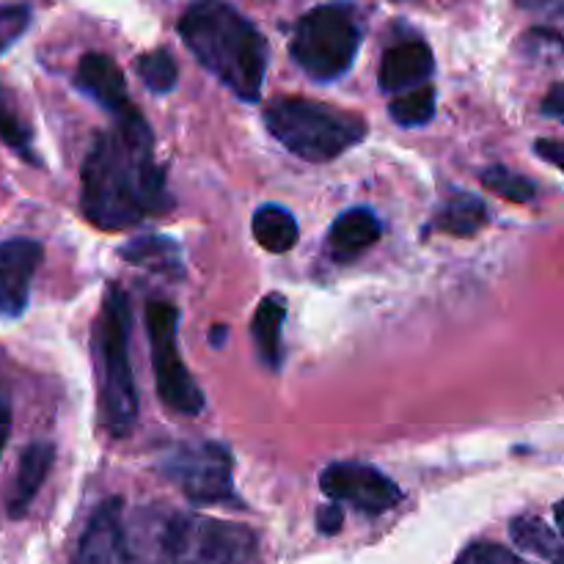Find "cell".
Instances as JSON below:
<instances>
[{
    "label": "cell",
    "mask_w": 564,
    "mask_h": 564,
    "mask_svg": "<svg viewBox=\"0 0 564 564\" xmlns=\"http://www.w3.org/2000/svg\"><path fill=\"white\" fill-rule=\"evenodd\" d=\"M174 207L154 135L141 110L97 132L80 171V209L102 231H121Z\"/></svg>",
    "instance_id": "6da1fadb"
},
{
    "label": "cell",
    "mask_w": 564,
    "mask_h": 564,
    "mask_svg": "<svg viewBox=\"0 0 564 564\" xmlns=\"http://www.w3.org/2000/svg\"><path fill=\"white\" fill-rule=\"evenodd\" d=\"M176 31L193 58L235 97L251 105L262 99L270 58L268 39L235 6L226 0H196L182 14Z\"/></svg>",
    "instance_id": "7a4b0ae2"
},
{
    "label": "cell",
    "mask_w": 564,
    "mask_h": 564,
    "mask_svg": "<svg viewBox=\"0 0 564 564\" xmlns=\"http://www.w3.org/2000/svg\"><path fill=\"white\" fill-rule=\"evenodd\" d=\"M127 543L135 564H251L259 551L251 527L180 510H141Z\"/></svg>",
    "instance_id": "3957f363"
},
{
    "label": "cell",
    "mask_w": 564,
    "mask_h": 564,
    "mask_svg": "<svg viewBox=\"0 0 564 564\" xmlns=\"http://www.w3.org/2000/svg\"><path fill=\"white\" fill-rule=\"evenodd\" d=\"M130 301L116 284L105 290L94 319L99 422L110 438H130L138 422V386L130 361Z\"/></svg>",
    "instance_id": "277c9868"
},
{
    "label": "cell",
    "mask_w": 564,
    "mask_h": 564,
    "mask_svg": "<svg viewBox=\"0 0 564 564\" xmlns=\"http://www.w3.org/2000/svg\"><path fill=\"white\" fill-rule=\"evenodd\" d=\"M270 135L306 163H328L364 141L367 121L306 97H275L262 113Z\"/></svg>",
    "instance_id": "5b68a950"
},
{
    "label": "cell",
    "mask_w": 564,
    "mask_h": 564,
    "mask_svg": "<svg viewBox=\"0 0 564 564\" xmlns=\"http://www.w3.org/2000/svg\"><path fill=\"white\" fill-rule=\"evenodd\" d=\"M364 39L361 14L352 3H323L297 20L290 55L308 77L334 83L352 69Z\"/></svg>",
    "instance_id": "8992f818"
},
{
    "label": "cell",
    "mask_w": 564,
    "mask_h": 564,
    "mask_svg": "<svg viewBox=\"0 0 564 564\" xmlns=\"http://www.w3.org/2000/svg\"><path fill=\"white\" fill-rule=\"evenodd\" d=\"M160 474L185 496L193 505H237L231 474H235V457L218 441H193V444L171 446L158 463Z\"/></svg>",
    "instance_id": "52a82bcc"
},
{
    "label": "cell",
    "mask_w": 564,
    "mask_h": 564,
    "mask_svg": "<svg viewBox=\"0 0 564 564\" xmlns=\"http://www.w3.org/2000/svg\"><path fill=\"white\" fill-rule=\"evenodd\" d=\"M143 319H147V336L152 345V367L160 400L182 416H198L207 400L180 356V336H176L180 308L171 301H149Z\"/></svg>",
    "instance_id": "ba28073f"
},
{
    "label": "cell",
    "mask_w": 564,
    "mask_h": 564,
    "mask_svg": "<svg viewBox=\"0 0 564 564\" xmlns=\"http://www.w3.org/2000/svg\"><path fill=\"white\" fill-rule=\"evenodd\" d=\"M319 488L336 505H350L364 516H383L402 501L400 485L369 463L339 460L319 474Z\"/></svg>",
    "instance_id": "9c48e42d"
},
{
    "label": "cell",
    "mask_w": 564,
    "mask_h": 564,
    "mask_svg": "<svg viewBox=\"0 0 564 564\" xmlns=\"http://www.w3.org/2000/svg\"><path fill=\"white\" fill-rule=\"evenodd\" d=\"M44 248L31 237L0 242V319H20L31 303V284L42 268Z\"/></svg>",
    "instance_id": "30bf717a"
},
{
    "label": "cell",
    "mask_w": 564,
    "mask_h": 564,
    "mask_svg": "<svg viewBox=\"0 0 564 564\" xmlns=\"http://www.w3.org/2000/svg\"><path fill=\"white\" fill-rule=\"evenodd\" d=\"M72 564H135L127 543L121 499H108L91 512L80 540H77Z\"/></svg>",
    "instance_id": "8fae6325"
},
{
    "label": "cell",
    "mask_w": 564,
    "mask_h": 564,
    "mask_svg": "<svg viewBox=\"0 0 564 564\" xmlns=\"http://www.w3.org/2000/svg\"><path fill=\"white\" fill-rule=\"evenodd\" d=\"M75 86L77 91L86 94L88 99L108 110L113 119H124V116L138 113L135 102L127 91V77L119 69L110 55L105 53H86L75 69Z\"/></svg>",
    "instance_id": "7c38bea8"
},
{
    "label": "cell",
    "mask_w": 564,
    "mask_h": 564,
    "mask_svg": "<svg viewBox=\"0 0 564 564\" xmlns=\"http://www.w3.org/2000/svg\"><path fill=\"white\" fill-rule=\"evenodd\" d=\"M435 55L424 39H402L391 44L380 61L378 83L383 91H408L433 77Z\"/></svg>",
    "instance_id": "4fadbf2b"
},
{
    "label": "cell",
    "mask_w": 564,
    "mask_h": 564,
    "mask_svg": "<svg viewBox=\"0 0 564 564\" xmlns=\"http://www.w3.org/2000/svg\"><path fill=\"white\" fill-rule=\"evenodd\" d=\"M55 463V446L50 441H33L22 449L20 463H17L14 482H11L9 490V518L20 521V518L28 516L31 505L36 501L39 490H42L44 479L50 477V468Z\"/></svg>",
    "instance_id": "5bb4252c"
},
{
    "label": "cell",
    "mask_w": 564,
    "mask_h": 564,
    "mask_svg": "<svg viewBox=\"0 0 564 564\" xmlns=\"http://www.w3.org/2000/svg\"><path fill=\"white\" fill-rule=\"evenodd\" d=\"M383 237V224L369 207L341 213L328 229V253L336 262H352Z\"/></svg>",
    "instance_id": "9a60e30c"
},
{
    "label": "cell",
    "mask_w": 564,
    "mask_h": 564,
    "mask_svg": "<svg viewBox=\"0 0 564 564\" xmlns=\"http://www.w3.org/2000/svg\"><path fill=\"white\" fill-rule=\"evenodd\" d=\"M286 319V297L281 292H270L262 297L251 319V336L257 345V356L270 372H281L284 364V347H281V334H284Z\"/></svg>",
    "instance_id": "2e32d148"
},
{
    "label": "cell",
    "mask_w": 564,
    "mask_h": 564,
    "mask_svg": "<svg viewBox=\"0 0 564 564\" xmlns=\"http://www.w3.org/2000/svg\"><path fill=\"white\" fill-rule=\"evenodd\" d=\"M485 224H488V207H485L482 198L477 193L457 191L435 213L430 229L452 237H474Z\"/></svg>",
    "instance_id": "e0dca14e"
},
{
    "label": "cell",
    "mask_w": 564,
    "mask_h": 564,
    "mask_svg": "<svg viewBox=\"0 0 564 564\" xmlns=\"http://www.w3.org/2000/svg\"><path fill=\"white\" fill-rule=\"evenodd\" d=\"M253 240L264 248L268 253H286L292 251V246L297 242V220L281 204H262V207L253 213L251 220Z\"/></svg>",
    "instance_id": "ac0fdd59"
},
{
    "label": "cell",
    "mask_w": 564,
    "mask_h": 564,
    "mask_svg": "<svg viewBox=\"0 0 564 564\" xmlns=\"http://www.w3.org/2000/svg\"><path fill=\"white\" fill-rule=\"evenodd\" d=\"M119 253L130 264H138V268L158 270V273H165V275L185 273V270H182L180 246H176V242L165 235L138 237V240L127 242Z\"/></svg>",
    "instance_id": "d6986e66"
},
{
    "label": "cell",
    "mask_w": 564,
    "mask_h": 564,
    "mask_svg": "<svg viewBox=\"0 0 564 564\" xmlns=\"http://www.w3.org/2000/svg\"><path fill=\"white\" fill-rule=\"evenodd\" d=\"M512 543L521 551L534 556H543L551 564H562V540L543 518L521 516L510 523Z\"/></svg>",
    "instance_id": "ffe728a7"
},
{
    "label": "cell",
    "mask_w": 564,
    "mask_h": 564,
    "mask_svg": "<svg viewBox=\"0 0 564 564\" xmlns=\"http://www.w3.org/2000/svg\"><path fill=\"white\" fill-rule=\"evenodd\" d=\"M0 141L11 149L14 154H20L28 163H39L36 154H33V132L28 127V121L22 119L20 110H17L14 99L6 91V86L0 83Z\"/></svg>",
    "instance_id": "44dd1931"
},
{
    "label": "cell",
    "mask_w": 564,
    "mask_h": 564,
    "mask_svg": "<svg viewBox=\"0 0 564 564\" xmlns=\"http://www.w3.org/2000/svg\"><path fill=\"white\" fill-rule=\"evenodd\" d=\"M389 116L400 127H424L435 116V88L430 83L400 91L389 105Z\"/></svg>",
    "instance_id": "7402d4cb"
},
{
    "label": "cell",
    "mask_w": 564,
    "mask_h": 564,
    "mask_svg": "<svg viewBox=\"0 0 564 564\" xmlns=\"http://www.w3.org/2000/svg\"><path fill=\"white\" fill-rule=\"evenodd\" d=\"M135 72L143 80V86L152 94H169L176 88L180 80V66H176L174 55L169 50H152V53H143L135 58Z\"/></svg>",
    "instance_id": "603a6c76"
},
{
    "label": "cell",
    "mask_w": 564,
    "mask_h": 564,
    "mask_svg": "<svg viewBox=\"0 0 564 564\" xmlns=\"http://www.w3.org/2000/svg\"><path fill=\"white\" fill-rule=\"evenodd\" d=\"M482 185L488 191L499 193V196L510 198V202L527 204L538 196V185H534L529 176L516 174V171L505 169V165H490V169L482 171Z\"/></svg>",
    "instance_id": "cb8c5ba5"
},
{
    "label": "cell",
    "mask_w": 564,
    "mask_h": 564,
    "mask_svg": "<svg viewBox=\"0 0 564 564\" xmlns=\"http://www.w3.org/2000/svg\"><path fill=\"white\" fill-rule=\"evenodd\" d=\"M28 25H31V9L25 3H0V55L14 47Z\"/></svg>",
    "instance_id": "d4e9b609"
},
{
    "label": "cell",
    "mask_w": 564,
    "mask_h": 564,
    "mask_svg": "<svg viewBox=\"0 0 564 564\" xmlns=\"http://www.w3.org/2000/svg\"><path fill=\"white\" fill-rule=\"evenodd\" d=\"M455 564H529L521 556L512 554L510 549L496 543H474L457 556Z\"/></svg>",
    "instance_id": "484cf974"
},
{
    "label": "cell",
    "mask_w": 564,
    "mask_h": 564,
    "mask_svg": "<svg viewBox=\"0 0 564 564\" xmlns=\"http://www.w3.org/2000/svg\"><path fill=\"white\" fill-rule=\"evenodd\" d=\"M345 523V512H341V505H328V507H319L317 512V529L323 534H336Z\"/></svg>",
    "instance_id": "4316f807"
},
{
    "label": "cell",
    "mask_w": 564,
    "mask_h": 564,
    "mask_svg": "<svg viewBox=\"0 0 564 564\" xmlns=\"http://www.w3.org/2000/svg\"><path fill=\"white\" fill-rule=\"evenodd\" d=\"M534 149H538V154L543 160H549L551 165H556V169H562V141L560 138H543V141L534 143Z\"/></svg>",
    "instance_id": "83f0119b"
},
{
    "label": "cell",
    "mask_w": 564,
    "mask_h": 564,
    "mask_svg": "<svg viewBox=\"0 0 564 564\" xmlns=\"http://www.w3.org/2000/svg\"><path fill=\"white\" fill-rule=\"evenodd\" d=\"M562 94H564L562 83H554V86H551V91H549V97L543 99V113L551 116V119H556V121H562V116H564Z\"/></svg>",
    "instance_id": "f1b7e54d"
},
{
    "label": "cell",
    "mask_w": 564,
    "mask_h": 564,
    "mask_svg": "<svg viewBox=\"0 0 564 564\" xmlns=\"http://www.w3.org/2000/svg\"><path fill=\"white\" fill-rule=\"evenodd\" d=\"M9 433H11V402H9V394H6V389L0 386V455H3Z\"/></svg>",
    "instance_id": "f546056e"
},
{
    "label": "cell",
    "mask_w": 564,
    "mask_h": 564,
    "mask_svg": "<svg viewBox=\"0 0 564 564\" xmlns=\"http://www.w3.org/2000/svg\"><path fill=\"white\" fill-rule=\"evenodd\" d=\"M226 334H229V330H226V325H213V330H209V345L224 347Z\"/></svg>",
    "instance_id": "4dcf8cb0"
},
{
    "label": "cell",
    "mask_w": 564,
    "mask_h": 564,
    "mask_svg": "<svg viewBox=\"0 0 564 564\" xmlns=\"http://www.w3.org/2000/svg\"><path fill=\"white\" fill-rule=\"evenodd\" d=\"M521 6H527V9H549V6H556L560 0H518Z\"/></svg>",
    "instance_id": "1f68e13d"
}]
</instances>
